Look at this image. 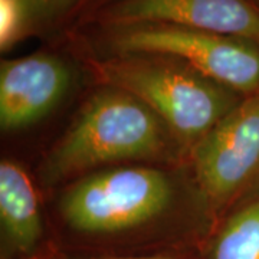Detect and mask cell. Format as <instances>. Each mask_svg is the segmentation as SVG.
<instances>
[{
    "mask_svg": "<svg viewBox=\"0 0 259 259\" xmlns=\"http://www.w3.org/2000/svg\"><path fill=\"white\" fill-rule=\"evenodd\" d=\"M190 151L139 98L98 85L39 166L45 187L68 185L108 167L189 166Z\"/></svg>",
    "mask_w": 259,
    "mask_h": 259,
    "instance_id": "1",
    "label": "cell"
},
{
    "mask_svg": "<svg viewBox=\"0 0 259 259\" xmlns=\"http://www.w3.org/2000/svg\"><path fill=\"white\" fill-rule=\"evenodd\" d=\"M75 79L65 56L39 51L0 64V127L18 133L42 121L64 101Z\"/></svg>",
    "mask_w": 259,
    "mask_h": 259,
    "instance_id": "7",
    "label": "cell"
},
{
    "mask_svg": "<svg viewBox=\"0 0 259 259\" xmlns=\"http://www.w3.org/2000/svg\"><path fill=\"white\" fill-rule=\"evenodd\" d=\"M98 5V0H56L51 18L48 22L47 30L52 28H61L65 23L75 20L76 16L79 19Z\"/></svg>",
    "mask_w": 259,
    "mask_h": 259,
    "instance_id": "11",
    "label": "cell"
},
{
    "mask_svg": "<svg viewBox=\"0 0 259 259\" xmlns=\"http://www.w3.org/2000/svg\"><path fill=\"white\" fill-rule=\"evenodd\" d=\"M189 168L213 223L259 186V93L245 97L192 148Z\"/></svg>",
    "mask_w": 259,
    "mask_h": 259,
    "instance_id": "5",
    "label": "cell"
},
{
    "mask_svg": "<svg viewBox=\"0 0 259 259\" xmlns=\"http://www.w3.org/2000/svg\"><path fill=\"white\" fill-rule=\"evenodd\" d=\"M0 226L3 245L19 256H30L44 238L36 185L22 164L9 158L0 163Z\"/></svg>",
    "mask_w": 259,
    "mask_h": 259,
    "instance_id": "8",
    "label": "cell"
},
{
    "mask_svg": "<svg viewBox=\"0 0 259 259\" xmlns=\"http://www.w3.org/2000/svg\"><path fill=\"white\" fill-rule=\"evenodd\" d=\"M78 23L91 29L164 23L259 40V6L250 0H104Z\"/></svg>",
    "mask_w": 259,
    "mask_h": 259,
    "instance_id": "6",
    "label": "cell"
},
{
    "mask_svg": "<svg viewBox=\"0 0 259 259\" xmlns=\"http://www.w3.org/2000/svg\"><path fill=\"white\" fill-rule=\"evenodd\" d=\"M36 259H182L177 253H170V252H158V253H151V255H140V256H95V258H78V256H47V258Z\"/></svg>",
    "mask_w": 259,
    "mask_h": 259,
    "instance_id": "13",
    "label": "cell"
},
{
    "mask_svg": "<svg viewBox=\"0 0 259 259\" xmlns=\"http://www.w3.org/2000/svg\"><path fill=\"white\" fill-rule=\"evenodd\" d=\"M78 58L98 85L146 104L189 151L245 98L173 56L81 51Z\"/></svg>",
    "mask_w": 259,
    "mask_h": 259,
    "instance_id": "3",
    "label": "cell"
},
{
    "mask_svg": "<svg viewBox=\"0 0 259 259\" xmlns=\"http://www.w3.org/2000/svg\"><path fill=\"white\" fill-rule=\"evenodd\" d=\"M93 35L90 48L81 51L173 56L242 97L259 93V40L255 39L164 23L93 29Z\"/></svg>",
    "mask_w": 259,
    "mask_h": 259,
    "instance_id": "4",
    "label": "cell"
},
{
    "mask_svg": "<svg viewBox=\"0 0 259 259\" xmlns=\"http://www.w3.org/2000/svg\"><path fill=\"white\" fill-rule=\"evenodd\" d=\"M250 2H253V3H255L256 6H259V0H250Z\"/></svg>",
    "mask_w": 259,
    "mask_h": 259,
    "instance_id": "14",
    "label": "cell"
},
{
    "mask_svg": "<svg viewBox=\"0 0 259 259\" xmlns=\"http://www.w3.org/2000/svg\"><path fill=\"white\" fill-rule=\"evenodd\" d=\"M182 209L209 213L189 166L163 164L97 170L65 185L56 203L65 228L94 241L127 239L156 231Z\"/></svg>",
    "mask_w": 259,
    "mask_h": 259,
    "instance_id": "2",
    "label": "cell"
},
{
    "mask_svg": "<svg viewBox=\"0 0 259 259\" xmlns=\"http://www.w3.org/2000/svg\"><path fill=\"white\" fill-rule=\"evenodd\" d=\"M32 35L23 0H0V49L10 51Z\"/></svg>",
    "mask_w": 259,
    "mask_h": 259,
    "instance_id": "10",
    "label": "cell"
},
{
    "mask_svg": "<svg viewBox=\"0 0 259 259\" xmlns=\"http://www.w3.org/2000/svg\"><path fill=\"white\" fill-rule=\"evenodd\" d=\"M55 2L56 0H23L32 33L47 30Z\"/></svg>",
    "mask_w": 259,
    "mask_h": 259,
    "instance_id": "12",
    "label": "cell"
},
{
    "mask_svg": "<svg viewBox=\"0 0 259 259\" xmlns=\"http://www.w3.org/2000/svg\"><path fill=\"white\" fill-rule=\"evenodd\" d=\"M197 259H259V186L213 223Z\"/></svg>",
    "mask_w": 259,
    "mask_h": 259,
    "instance_id": "9",
    "label": "cell"
}]
</instances>
